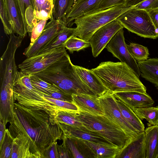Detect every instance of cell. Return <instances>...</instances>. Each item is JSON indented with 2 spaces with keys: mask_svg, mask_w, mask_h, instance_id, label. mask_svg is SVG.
Wrapping results in <instances>:
<instances>
[{
  "mask_svg": "<svg viewBox=\"0 0 158 158\" xmlns=\"http://www.w3.org/2000/svg\"><path fill=\"white\" fill-rule=\"evenodd\" d=\"M144 132L146 158H158V126L149 127Z\"/></svg>",
  "mask_w": 158,
  "mask_h": 158,
  "instance_id": "obj_22",
  "label": "cell"
},
{
  "mask_svg": "<svg viewBox=\"0 0 158 158\" xmlns=\"http://www.w3.org/2000/svg\"><path fill=\"white\" fill-rule=\"evenodd\" d=\"M75 30V28L65 27L61 32L40 49L35 55L44 54L56 48L64 47L67 40L74 35Z\"/></svg>",
  "mask_w": 158,
  "mask_h": 158,
  "instance_id": "obj_21",
  "label": "cell"
},
{
  "mask_svg": "<svg viewBox=\"0 0 158 158\" xmlns=\"http://www.w3.org/2000/svg\"><path fill=\"white\" fill-rule=\"evenodd\" d=\"M0 16L5 33L10 35L13 33L12 26L8 15L5 0H0Z\"/></svg>",
  "mask_w": 158,
  "mask_h": 158,
  "instance_id": "obj_33",
  "label": "cell"
},
{
  "mask_svg": "<svg viewBox=\"0 0 158 158\" xmlns=\"http://www.w3.org/2000/svg\"><path fill=\"white\" fill-rule=\"evenodd\" d=\"M62 139L72 158H84L72 139L63 136Z\"/></svg>",
  "mask_w": 158,
  "mask_h": 158,
  "instance_id": "obj_36",
  "label": "cell"
},
{
  "mask_svg": "<svg viewBox=\"0 0 158 158\" xmlns=\"http://www.w3.org/2000/svg\"><path fill=\"white\" fill-rule=\"evenodd\" d=\"M75 115L86 129L98 133L121 150L132 139L104 115H96L78 110Z\"/></svg>",
  "mask_w": 158,
  "mask_h": 158,
  "instance_id": "obj_4",
  "label": "cell"
},
{
  "mask_svg": "<svg viewBox=\"0 0 158 158\" xmlns=\"http://www.w3.org/2000/svg\"><path fill=\"white\" fill-rule=\"evenodd\" d=\"M127 46L130 53L137 62L144 61L148 59L149 52L147 47L135 43H131Z\"/></svg>",
  "mask_w": 158,
  "mask_h": 158,
  "instance_id": "obj_30",
  "label": "cell"
},
{
  "mask_svg": "<svg viewBox=\"0 0 158 158\" xmlns=\"http://www.w3.org/2000/svg\"><path fill=\"white\" fill-rule=\"evenodd\" d=\"M67 54L64 47L27 58L18 65L20 71L31 74L42 71Z\"/></svg>",
  "mask_w": 158,
  "mask_h": 158,
  "instance_id": "obj_8",
  "label": "cell"
},
{
  "mask_svg": "<svg viewBox=\"0 0 158 158\" xmlns=\"http://www.w3.org/2000/svg\"><path fill=\"white\" fill-rule=\"evenodd\" d=\"M77 111L72 110L59 111L54 119L56 123H62L72 126L81 127L83 126L82 123L76 117Z\"/></svg>",
  "mask_w": 158,
  "mask_h": 158,
  "instance_id": "obj_29",
  "label": "cell"
},
{
  "mask_svg": "<svg viewBox=\"0 0 158 158\" xmlns=\"http://www.w3.org/2000/svg\"><path fill=\"white\" fill-rule=\"evenodd\" d=\"M57 124L63 132V136H74L85 140L116 148L104 137L96 132L88 130L83 126L77 127L62 123Z\"/></svg>",
  "mask_w": 158,
  "mask_h": 158,
  "instance_id": "obj_12",
  "label": "cell"
},
{
  "mask_svg": "<svg viewBox=\"0 0 158 158\" xmlns=\"http://www.w3.org/2000/svg\"><path fill=\"white\" fill-rule=\"evenodd\" d=\"M13 33L24 38L27 33L17 0H5Z\"/></svg>",
  "mask_w": 158,
  "mask_h": 158,
  "instance_id": "obj_18",
  "label": "cell"
},
{
  "mask_svg": "<svg viewBox=\"0 0 158 158\" xmlns=\"http://www.w3.org/2000/svg\"><path fill=\"white\" fill-rule=\"evenodd\" d=\"M44 98L45 101L51 103L53 105L61 107L65 110L76 111L78 110L77 106L73 103L54 99L48 97L45 95Z\"/></svg>",
  "mask_w": 158,
  "mask_h": 158,
  "instance_id": "obj_35",
  "label": "cell"
},
{
  "mask_svg": "<svg viewBox=\"0 0 158 158\" xmlns=\"http://www.w3.org/2000/svg\"><path fill=\"white\" fill-rule=\"evenodd\" d=\"M72 97V103L77 106L78 110L96 115H104L98 96L79 94H73Z\"/></svg>",
  "mask_w": 158,
  "mask_h": 158,
  "instance_id": "obj_15",
  "label": "cell"
},
{
  "mask_svg": "<svg viewBox=\"0 0 158 158\" xmlns=\"http://www.w3.org/2000/svg\"><path fill=\"white\" fill-rule=\"evenodd\" d=\"M14 118L9 130L23 133L30 138L33 153L47 158L52 145L62 139L63 132L54 118L46 111L14 102Z\"/></svg>",
  "mask_w": 158,
  "mask_h": 158,
  "instance_id": "obj_1",
  "label": "cell"
},
{
  "mask_svg": "<svg viewBox=\"0 0 158 158\" xmlns=\"http://www.w3.org/2000/svg\"><path fill=\"white\" fill-rule=\"evenodd\" d=\"M123 28L121 23L115 19L98 30L89 41L93 56H98L116 33Z\"/></svg>",
  "mask_w": 158,
  "mask_h": 158,
  "instance_id": "obj_10",
  "label": "cell"
},
{
  "mask_svg": "<svg viewBox=\"0 0 158 158\" xmlns=\"http://www.w3.org/2000/svg\"><path fill=\"white\" fill-rule=\"evenodd\" d=\"M152 20L158 31V8L148 12Z\"/></svg>",
  "mask_w": 158,
  "mask_h": 158,
  "instance_id": "obj_43",
  "label": "cell"
},
{
  "mask_svg": "<svg viewBox=\"0 0 158 158\" xmlns=\"http://www.w3.org/2000/svg\"><path fill=\"white\" fill-rule=\"evenodd\" d=\"M144 131L133 138L116 155L115 158H146Z\"/></svg>",
  "mask_w": 158,
  "mask_h": 158,
  "instance_id": "obj_17",
  "label": "cell"
},
{
  "mask_svg": "<svg viewBox=\"0 0 158 158\" xmlns=\"http://www.w3.org/2000/svg\"><path fill=\"white\" fill-rule=\"evenodd\" d=\"M90 46L89 41L80 39L74 35L70 37L66 42L64 47L71 53Z\"/></svg>",
  "mask_w": 158,
  "mask_h": 158,
  "instance_id": "obj_32",
  "label": "cell"
},
{
  "mask_svg": "<svg viewBox=\"0 0 158 158\" xmlns=\"http://www.w3.org/2000/svg\"><path fill=\"white\" fill-rule=\"evenodd\" d=\"M13 139L9 130L6 129L3 138L0 143V158H10Z\"/></svg>",
  "mask_w": 158,
  "mask_h": 158,
  "instance_id": "obj_31",
  "label": "cell"
},
{
  "mask_svg": "<svg viewBox=\"0 0 158 158\" xmlns=\"http://www.w3.org/2000/svg\"><path fill=\"white\" fill-rule=\"evenodd\" d=\"M126 1V0H103L97 10L94 12L105 10L117 5L125 4Z\"/></svg>",
  "mask_w": 158,
  "mask_h": 158,
  "instance_id": "obj_40",
  "label": "cell"
},
{
  "mask_svg": "<svg viewBox=\"0 0 158 158\" xmlns=\"http://www.w3.org/2000/svg\"><path fill=\"white\" fill-rule=\"evenodd\" d=\"M30 77L33 85L48 97H51V94L53 93L62 90L55 85L43 80L35 74H30Z\"/></svg>",
  "mask_w": 158,
  "mask_h": 158,
  "instance_id": "obj_27",
  "label": "cell"
},
{
  "mask_svg": "<svg viewBox=\"0 0 158 158\" xmlns=\"http://www.w3.org/2000/svg\"><path fill=\"white\" fill-rule=\"evenodd\" d=\"M10 132L13 133L12 136H16L13 137L10 158H36L31 140L27 135L20 132Z\"/></svg>",
  "mask_w": 158,
  "mask_h": 158,
  "instance_id": "obj_16",
  "label": "cell"
},
{
  "mask_svg": "<svg viewBox=\"0 0 158 158\" xmlns=\"http://www.w3.org/2000/svg\"><path fill=\"white\" fill-rule=\"evenodd\" d=\"M51 4L53 5V0H48Z\"/></svg>",
  "mask_w": 158,
  "mask_h": 158,
  "instance_id": "obj_46",
  "label": "cell"
},
{
  "mask_svg": "<svg viewBox=\"0 0 158 158\" xmlns=\"http://www.w3.org/2000/svg\"><path fill=\"white\" fill-rule=\"evenodd\" d=\"M133 7L124 4L83 15L73 21V23L77 26L74 36L89 41L93 34L99 28L116 19Z\"/></svg>",
  "mask_w": 158,
  "mask_h": 158,
  "instance_id": "obj_5",
  "label": "cell"
},
{
  "mask_svg": "<svg viewBox=\"0 0 158 158\" xmlns=\"http://www.w3.org/2000/svg\"><path fill=\"white\" fill-rule=\"evenodd\" d=\"M133 110L141 120L145 119L150 125L158 126V106L136 108Z\"/></svg>",
  "mask_w": 158,
  "mask_h": 158,
  "instance_id": "obj_28",
  "label": "cell"
},
{
  "mask_svg": "<svg viewBox=\"0 0 158 158\" xmlns=\"http://www.w3.org/2000/svg\"><path fill=\"white\" fill-rule=\"evenodd\" d=\"M134 7L145 10L148 12L158 8V0H146L134 6Z\"/></svg>",
  "mask_w": 158,
  "mask_h": 158,
  "instance_id": "obj_39",
  "label": "cell"
},
{
  "mask_svg": "<svg viewBox=\"0 0 158 158\" xmlns=\"http://www.w3.org/2000/svg\"><path fill=\"white\" fill-rule=\"evenodd\" d=\"M91 70L113 93L133 91L147 93L146 88L139 77L125 63L102 62Z\"/></svg>",
  "mask_w": 158,
  "mask_h": 158,
  "instance_id": "obj_2",
  "label": "cell"
},
{
  "mask_svg": "<svg viewBox=\"0 0 158 158\" xmlns=\"http://www.w3.org/2000/svg\"><path fill=\"white\" fill-rule=\"evenodd\" d=\"M0 143H1L3 138L5 130H6V126L4 123L1 120H0Z\"/></svg>",
  "mask_w": 158,
  "mask_h": 158,
  "instance_id": "obj_45",
  "label": "cell"
},
{
  "mask_svg": "<svg viewBox=\"0 0 158 158\" xmlns=\"http://www.w3.org/2000/svg\"><path fill=\"white\" fill-rule=\"evenodd\" d=\"M60 158H70L71 156L63 142L61 145L57 146Z\"/></svg>",
  "mask_w": 158,
  "mask_h": 158,
  "instance_id": "obj_41",
  "label": "cell"
},
{
  "mask_svg": "<svg viewBox=\"0 0 158 158\" xmlns=\"http://www.w3.org/2000/svg\"><path fill=\"white\" fill-rule=\"evenodd\" d=\"M123 27L142 37L155 39L158 38V31L154 25L148 13L133 7L116 19Z\"/></svg>",
  "mask_w": 158,
  "mask_h": 158,
  "instance_id": "obj_6",
  "label": "cell"
},
{
  "mask_svg": "<svg viewBox=\"0 0 158 158\" xmlns=\"http://www.w3.org/2000/svg\"><path fill=\"white\" fill-rule=\"evenodd\" d=\"M107 50L121 62L126 64L139 77L140 72L137 62L132 56L127 47L123 28L119 30L106 47Z\"/></svg>",
  "mask_w": 158,
  "mask_h": 158,
  "instance_id": "obj_9",
  "label": "cell"
},
{
  "mask_svg": "<svg viewBox=\"0 0 158 158\" xmlns=\"http://www.w3.org/2000/svg\"><path fill=\"white\" fill-rule=\"evenodd\" d=\"M47 158H60L56 142L54 143L49 150Z\"/></svg>",
  "mask_w": 158,
  "mask_h": 158,
  "instance_id": "obj_42",
  "label": "cell"
},
{
  "mask_svg": "<svg viewBox=\"0 0 158 158\" xmlns=\"http://www.w3.org/2000/svg\"><path fill=\"white\" fill-rule=\"evenodd\" d=\"M140 75L154 85L158 89V58H151L137 62Z\"/></svg>",
  "mask_w": 158,
  "mask_h": 158,
  "instance_id": "obj_20",
  "label": "cell"
},
{
  "mask_svg": "<svg viewBox=\"0 0 158 158\" xmlns=\"http://www.w3.org/2000/svg\"><path fill=\"white\" fill-rule=\"evenodd\" d=\"M115 97L116 102L121 113L126 120L139 133H140L144 131V125L134 111L118 98Z\"/></svg>",
  "mask_w": 158,
  "mask_h": 158,
  "instance_id": "obj_24",
  "label": "cell"
},
{
  "mask_svg": "<svg viewBox=\"0 0 158 158\" xmlns=\"http://www.w3.org/2000/svg\"><path fill=\"white\" fill-rule=\"evenodd\" d=\"M31 0L34 11L44 10L52 15L53 5L48 0Z\"/></svg>",
  "mask_w": 158,
  "mask_h": 158,
  "instance_id": "obj_37",
  "label": "cell"
},
{
  "mask_svg": "<svg viewBox=\"0 0 158 158\" xmlns=\"http://www.w3.org/2000/svg\"><path fill=\"white\" fill-rule=\"evenodd\" d=\"M65 137L71 138L74 141L84 158H96L92 150L82 139L74 136Z\"/></svg>",
  "mask_w": 158,
  "mask_h": 158,
  "instance_id": "obj_34",
  "label": "cell"
},
{
  "mask_svg": "<svg viewBox=\"0 0 158 158\" xmlns=\"http://www.w3.org/2000/svg\"><path fill=\"white\" fill-rule=\"evenodd\" d=\"M47 20H40L34 27L31 32L30 43L29 45H32L41 34L46 24Z\"/></svg>",
  "mask_w": 158,
  "mask_h": 158,
  "instance_id": "obj_38",
  "label": "cell"
},
{
  "mask_svg": "<svg viewBox=\"0 0 158 158\" xmlns=\"http://www.w3.org/2000/svg\"><path fill=\"white\" fill-rule=\"evenodd\" d=\"M146 0H126L125 4L132 6H134Z\"/></svg>",
  "mask_w": 158,
  "mask_h": 158,
  "instance_id": "obj_44",
  "label": "cell"
},
{
  "mask_svg": "<svg viewBox=\"0 0 158 158\" xmlns=\"http://www.w3.org/2000/svg\"><path fill=\"white\" fill-rule=\"evenodd\" d=\"M33 74L67 93L96 96L81 79L68 54L45 69Z\"/></svg>",
  "mask_w": 158,
  "mask_h": 158,
  "instance_id": "obj_3",
  "label": "cell"
},
{
  "mask_svg": "<svg viewBox=\"0 0 158 158\" xmlns=\"http://www.w3.org/2000/svg\"><path fill=\"white\" fill-rule=\"evenodd\" d=\"M118 98L132 110L136 108L151 107L154 101L147 93L137 92H120L113 93Z\"/></svg>",
  "mask_w": 158,
  "mask_h": 158,
  "instance_id": "obj_14",
  "label": "cell"
},
{
  "mask_svg": "<svg viewBox=\"0 0 158 158\" xmlns=\"http://www.w3.org/2000/svg\"><path fill=\"white\" fill-rule=\"evenodd\" d=\"M98 97L104 115L118 126L127 136L132 139L139 134L123 116L113 93L108 91Z\"/></svg>",
  "mask_w": 158,
  "mask_h": 158,
  "instance_id": "obj_7",
  "label": "cell"
},
{
  "mask_svg": "<svg viewBox=\"0 0 158 158\" xmlns=\"http://www.w3.org/2000/svg\"><path fill=\"white\" fill-rule=\"evenodd\" d=\"M66 27L62 20L53 19L51 20L46 24L41 34L34 43L25 48L23 54L27 58L34 56L40 49L61 32Z\"/></svg>",
  "mask_w": 158,
  "mask_h": 158,
  "instance_id": "obj_11",
  "label": "cell"
},
{
  "mask_svg": "<svg viewBox=\"0 0 158 158\" xmlns=\"http://www.w3.org/2000/svg\"><path fill=\"white\" fill-rule=\"evenodd\" d=\"M103 0H77L62 21L67 27H70L75 19L96 10Z\"/></svg>",
  "mask_w": 158,
  "mask_h": 158,
  "instance_id": "obj_13",
  "label": "cell"
},
{
  "mask_svg": "<svg viewBox=\"0 0 158 158\" xmlns=\"http://www.w3.org/2000/svg\"><path fill=\"white\" fill-rule=\"evenodd\" d=\"M19 7L25 29L31 33L37 22L34 15V9L31 0H17Z\"/></svg>",
  "mask_w": 158,
  "mask_h": 158,
  "instance_id": "obj_23",
  "label": "cell"
},
{
  "mask_svg": "<svg viewBox=\"0 0 158 158\" xmlns=\"http://www.w3.org/2000/svg\"><path fill=\"white\" fill-rule=\"evenodd\" d=\"M82 140L92 150L96 158H115L118 153L121 150L117 148Z\"/></svg>",
  "mask_w": 158,
  "mask_h": 158,
  "instance_id": "obj_25",
  "label": "cell"
},
{
  "mask_svg": "<svg viewBox=\"0 0 158 158\" xmlns=\"http://www.w3.org/2000/svg\"><path fill=\"white\" fill-rule=\"evenodd\" d=\"M75 67L81 79L96 96H99L109 91L91 69L77 65Z\"/></svg>",
  "mask_w": 158,
  "mask_h": 158,
  "instance_id": "obj_19",
  "label": "cell"
},
{
  "mask_svg": "<svg viewBox=\"0 0 158 158\" xmlns=\"http://www.w3.org/2000/svg\"><path fill=\"white\" fill-rule=\"evenodd\" d=\"M75 0H53L52 18L62 20L70 11Z\"/></svg>",
  "mask_w": 158,
  "mask_h": 158,
  "instance_id": "obj_26",
  "label": "cell"
}]
</instances>
